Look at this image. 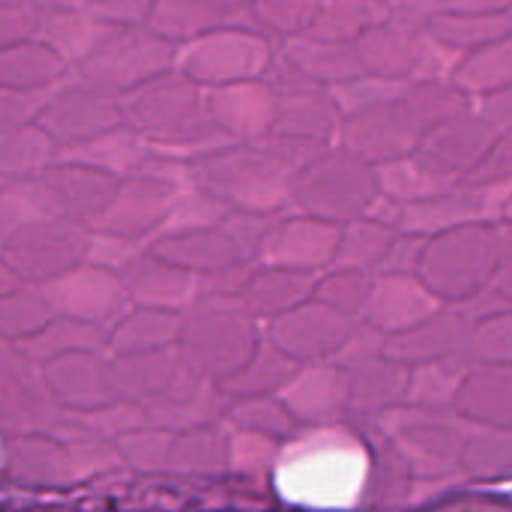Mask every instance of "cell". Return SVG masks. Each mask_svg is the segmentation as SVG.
Here are the masks:
<instances>
[{
  "mask_svg": "<svg viewBox=\"0 0 512 512\" xmlns=\"http://www.w3.org/2000/svg\"><path fill=\"white\" fill-rule=\"evenodd\" d=\"M474 360L512 366V306L474 321Z\"/></svg>",
  "mask_w": 512,
  "mask_h": 512,
  "instance_id": "d6986e66",
  "label": "cell"
},
{
  "mask_svg": "<svg viewBox=\"0 0 512 512\" xmlns=\"http://www.w3.org/2000/svg\"><path fill=\"white\" fill-rule=\"evenodd\" d=\"M492 288H495L504 300H510L512 303V237L507 252H504V258H501V267H498V273H495V279H492Z\"/></svg>",
  "mask_w": 512,
  "mask_h": 512,
  "instance_id": "44dd1931",
  "label": "cell"
},
{
  "mask_svg": "<svg viewBox=\"0 0 512 512\" xmlns=\"http://www.w3.org/2000/svg\"><path fill=\"white\" fill-rule=\"evenodd\" d=\"M399 228L366 213L360 219H351L339 228V249H336V267H354L363 273H378Z\"/></svg>",
  "mask_w": 512,
  "mask_h": 512,
  "instance_id": "9a60e30c",
  "label": "cell"
},
{
  "mask_svg": "<svg viewBox=\"0 0 512 512\" xmlns=\"http://www.w3.org/2000/svg\"><path fill=\"white\" fill-rule=\"evenodd\" d=\"M507 246L510 234L501 222L474 219L429 237L417 273L447 306H465L492 288Z\"/></svg>",
  "mask_w": 512,
  "mask_h": 512,
  "instance_id": "6da1fadb",
  "label": "cell"
},
{
  "mask_svg": "<svg viewBox=\"0 0 512 512\" xmlns=\"http://www.w3.org/2000/svg\"><path fill=\"white\" fill-rule=\"evenodd\" d=\"M378 3H384V6H387V0H378Z\"/></svg>",
  "mask_w": 512,
  "mask_h": 512,
  "instance_id": "603a6c76",
  "label": "cell"
},
{
  "mask_svg": "<svg viewBox=\"0 0 512 512\" xmlns=\"http://www.w3.org/2000/svg\"><path fill=\"white\" fill-rule=\"evenodd\" d=\"M387 12L378 0H324L309 33L339 42H357Z\"/></svg>",
  "mask_w": 512,
  "mask_h": 512,
  "instance_id": "2e32d148",
  "label": "cell"
},
{
  "mask_svg": "<svg viewBox=\"0 0 512 512\" xmlns=\"http://www.w3.org/2000/svg\"><path fill=\"white\" fill-rule=\"evenodd\" d=\"M429 129L432 123L420 108L414 87L408 84L399 96L363 108L357 114H348L339 126L336 144L378 168L414 153Z\"/></svg>",
  "mask_w": 512,
  "mask_h": 512,
  "instance_id": "3957f363",
  "label": "cell"
},
{
  "mask_svg": "<svg viewBox=\"0 0 512 512\" xmlns=\"http://www.w3.org/2000/svg\"><path fill=\"white\" fill-rule=\"evenodd\" d=\"M498 222L501 225H507V228H512V186L507 189V198L501 201V207H498Z\"/></svg>",
  "mask_w": 512,
  "mask_h": 512,
  "instance_id": "7402d4cb",
  "label": "cell"
},
{
  "mask_svg": "<svg viewBox=\"0 0 512 512\" xmlns=\"http://www.w3.org/2000/svg\"><path fill=\"white\" fill-rule=\"evenodd\" d=\"M294 198H300L306 213L333 225H345L372 213V207L378 204V168L354 156L351 150L330 144L303 165Z\"/></svg>",
  "mask_w": 512,
  "mask_h": 512,
  "instance_id": "7a4b0ae2",
  "label": "cell"
},
{
  "mask_svg": "<svg viewBox=\"0 0 512 512\" xmlns=\"http://www.w3.org/2000/svg\"><path fill=\"white\" fill-rule=\"evenodd\" d=\"M423 33L426 27L399 21L384 12V18L375 21L357 39V54L363 60V69L381 78H393V81H414Z\"/></svg>",
  "mask_w": 512,
  "mask_h": 512,
  "instance_id": "ba28073f",
  "label": "cell"
},
{
  "mask_svg": "<svg viewBox=\"0 0 512 512\" xmlns=\"http://www.w3.org/2000/svg\"><path fill=\"white\" fill-rule=\"evenodd\" d=\"M441 306L447 303L420 279V273H378L360 321L372 324L384 336H396L423 324Z\"/></svg>",
  "mask_w": 512,
  "mask_h": 512,
  "instance_id": "8992f818",
  "label": "cell"
},
{
  "mask_svg": "<svg viewBox=\"0 0 512 512\" xmlns=\"http://www.w3.org/2000/svg\"><path fill=\"white\" fill-rule=\"evenodd\" d=\"M444 6L462 12H512V0H444Z\"/></svg>",
  "mask_w": 512,
  "mask_h": 512,
  "instance_id": "ffe728a7",
  "label": "cell"
},
{
  "mask_svg": "<svg viewBox=\"0 0 512 512\" xmlns=\"http://www.w3.org/2000/svg\"><path fill=\"white\" fill-rule=\"evenodd\" d=\"M453 81L471 99H483L489 93L512 87V30L462 54L453 72Z\"/></svg>",
  "mask_w": 512,
  "mask_h": 512,
  "instance_id": "5bb4252c",
  "label": "cell"
},
{
  "mask_svg": "<svg viewBox=\"0 0 512 512\" xmlns=\"http://www.w3.org/2000/svg\"><path fill=\"white\" fill-rule=\"evenodd\" d=\"M512 30V12H462V9H438L426 21V33L453 54H468Z\"/></svg>",
  "mask_w": 512,
  "mask_h": 512,
  "instance_id": "4fadbf2b",
  "label": "cell"
},
{
  "mask_svg": "<svg viewBox=\"0 0 512 512\" xmlns=\"http://www.w3.org/2000/svg\"><path fill=\"white\" fill-rule=\"evenodd\" d=\"M498 135L501 132L489 123V117L477 105H471V108L447 117L435 129H429L417 150L426 153L441 171H447L465 183L471 177V171L486 159V153L492 150Z\"/></svg>",
  "mask_w": 512,
  "mask_h": 512,
  "instance_id": "52a82bcc",
  "label": "cell"
},
{
  "mask_svg": "<svg viewBox=\"0 0 512 512\" xmlns=\"http://www.w3.org/2000/svg\"><path fill=\"white\" fill-rule=\"evenodd\" d=\"M372 279H375L372 273L333 264L324 273H318L312 297L333 306V309H339V312H345L348 318L360 321L363 309H366V300H369V291H372Z\"/></svg>",
  "mask_w": 512,
  "mask_h": 512,
  "instance_id": "e0dca14e",
  "label": "cell"
},
{
  "mask_svg": "<svg viewBox=\"0 0 512 512\" xmlns=\"http://www.w3.org/2000/svg\"><path fill=\"white\" fill-rule=\"evenodd\" d=\"M408 393V366L390 360L387 354L357 372H351V405L348 423H381L399 405H405Z\"/></svg>",
  "mask_w": 512,
  "mask_h": 512,
  "instance_id": "30bf717a",
  "label": "cell"
},
{
  "mask_svg": "<svg viewBox=\"0 0 512 512\" xmlns=\"http://www.w3.org/2000/svg\"><path fill=\"white\" fill-rule=\"evenodd\" d=\"M303 381H300V420L315 426H336L348 423V405H351V372L339 366L336 360H315L303 366Z\"/></svg>",
  "mask_w": 512,
  "mask_h": 512,
  "instance_id": "8fae6325",
  "label": "cell"
},
{
  "mask_svg": "<svg viewBox=\"0 0 512 512\" xmlns=\"http://www.w3.org/2000/svg\"><path fill=\"white\" fill-rule=\"evenodd\" d=\"M387 438L411 465L414 477H447L462 468L468 426L456 411L399 405L381 420Z\"/></svg>",
  "mask_w": 512,
  "mask_h": 512,
  "instance_id": "277c9868",
  "label": "cell"
},
{
  "mask_svg": "<svg viewBox=\"0 0 512 512\" xmlns=\"http://www.w3.org/2000/svg\"><path fill=\"white\" fill-rule=\"evenodd\" d=\"M456 414L465 423L512 429V366L474 360L462 381Z\"/></svg>",
  "mask_w": 512,
  "mask_h": 512,
  "instance_id": "9c48e42d",
  "label": "cell"
},
{
  "mask_svg": "<svg viewBox=\"0 0 512 512\" xmlns=\"http://www.w3.org/2000/svg\"><path fill=\"white\" fill-rule=\"evenodd\" d=\"M459 471L477 480H495V477L512 474V429L480 426V432H471L465 441Z\"/></svg>",
  "mask_w": 512,
  "mask_h": 512,
  "instance_id": "ac0fdd59",
  "label": "cell"
},
{
  "mask_svg": "<svg viewBox=\"0 0 512 512\" xmlns=\"http://www.w3.org/2000/svg\"><path fill=\"white\" fill-rule=\"evenodd\" d=\"M384 354L402 366H417L429 360H474V321L462 306H441L423 324L387 336Z\"/></svg>",
  "mask_w": 512,
  "mask_h": 512,
  "instance_id": "5b68a950",
  "label": "cell"
},
{
  "mask_svg": "<svg viewBox=\"0 0 512 512\" xmlns=\"http://www.w3.org/2000/svg\"><path fill=\"white\" fill-rule=\"evenodd\" d=\"M291 327H294V354H300L303 363H315V360H333L339 354V348L345 345V339L354 330V318H348L345 312L309 297L303 303H297V309L291 312Z\"/></svg>",
  "mask_w": 512,
  "mask_h": 512,
  "instance_id": "7c38bea8",
  "label": "cell"
}]
</instances>
